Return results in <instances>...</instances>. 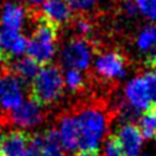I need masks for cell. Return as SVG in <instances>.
<instances>
[{
  "label": "cell",
  "instance_id": "1",
  "mask_svg": "<svg viewBox=\"0 0 156 156\" xmlns=\"http://www.w3.org/2000/svg\"><path fill=\"white\" fill-rule=\"evenodd\" d=\"M69 108L79 125V151L98 150L99 143L112 134L111 125L116 120V112L108 99L103 97L81 98Z\"/></svg>",
  "mask_w": 156,
  "mask_h": 156
},
{
  "label": "cell",
  "instance_id": "2",
  "mask_svg": "<svg viewBox=\"0 0 156 156\" xmlns=\"http://www.w3.org/2000/svg\"><path fill=\"white\" fill-rule=\"evenodd\" d=\"M63 72L57 65L41 66L29 85V98L41 107H52L61 102L65 94Z\"/></svg>",
  "mask_w": 156,
  "mask_h": 156
},
{
  "label": "cell",
  "instance_id": "3",
  "mask_svg": "<svg viewBox=\"0 0 156 156\" xmlns=\"http://www.w3.org/2000/svg\"><path fill=\"white\" fill-rule=\"evenodd\" d=\"M57 54V27L51 22L39 17L34 32L29 37L26 55L40 66L51 65Z\"/></svg>",
  "mask_w": 156,
  "mask_h": 156
},
{
  "label": "cell",
  "instance_id": "4",
  "mask_svg": "<svg viewBox=\"0 0 156 156\" xmlns=\"http://www.w3.org/2000/svg\"><path fill=\"white\" fill-rule=\"evenodd\" d=\"M49 111L37 105L31 98H27L17 108L10 111H0V129H12V128H27L36 126L45 121Z\"/></svg>",
  "mask_w": 156,
  "mask_h": 156
},
{
  "label": "cell",
  "instance_id": "5",
  "mask_svg": "<svg viewBox=\"0 0 156 156\" xmlns=\"http://www.w3.org/2000/svg\"><path fill=\"white\" fill-rule=\"evenodd\" d=\"M96 79L102 84L114 88L126 76L128 63L125 57L118 51H103L93 59Z\"/></svg>",
  "mask_w": 156,
  "mask_h": 156
},
{
  "label": "cell",
  "instance_id": "6",
  "mask_svg": "<svg viewBox=\"0 0 156 156\" xmlns=\"http://www.w3.org/2000/svg\"><path fill=\"white\" fill-rule=\"evenodd\" d=\"M93 43L87 37L75 36L67 40L59 52V63L66 70L87 71L93 63Z\"/></svg>",
  "mask_w": 156,
  "mask_h": 156
},
{
  "label": "cell",
  "instance_id": "7",
  "mask_svg": "<svg viewBox=\"0 0 156 156\" xmlns=\"http://www.w3.org/2000/svg\"><path fill=\"white\" fill-rule=\"evenodd\" d=\"M29 90L21 79L9 70L0 72V111H10L17 108L23 102L25 92Z\"/></svg>",
  "mask_w": 156,
  "mask_h": 156
},
{
  "label": "cell",
  "instance_id": "8",
  "mask_svg": "<svg viewBox=\"0 0 156 156\" xmlns=\"http://www.w3.org/2000/svg\"><path fill=\"white\" fill-rule=\"evenodd\" d=\"M53 125L57 128L59 133L65 151H67L69 155L75 154V151L77 150L79 125H77V121L70 111V108H63L55 114Z\"/></svg>",
  "mask_w": 156,
  "mask_h": 156
},
{
  "label": "cell",
  "instance_id": "9",
  "mask_svg": "<svg viewBox=\"0 0 156 156\" xmlns=\"http://www.w3.org/2000/svg\"><path fill=\"white\" fill-rule=\"evenodd\" d=\"M31 142V133L13 129L0 132V156H23Z\"/></svg>",
  "mask_w": 156,
  "mask_h": 156
},
{
  "label": "cell",
  "instance_id": "10",
  "mask_svg": "<svg viewBox=\"0 0 156 156\" xmlns=\"http://www.w3.org/2000/svg\"><path fill=\"white\" fill-rule=\"evenodd\" d=\"M114 134L118 137L125 156H139V151L143 144V136L138 124L124 122L120 124Z\"/></svg>",
  "mask_w": 156,
  "mask_h": 156
},
{
  "label": "cell",
  "instance_id": "11",
  "mask_svg": "<svg viewBox=\"0 0 156 156\" xmlns=\"http://www.w3.org/2000/svg\"><path fill=\"white\" fill-rule=\"evenodd\" d=\"M124 98L130 106H133L141 112L142 111L147 112L152 107L150 94L142 75H137L126 83L124 88Z\"/></svg>",
  "mask_w": 156,
  "mask_h": 156
},
{
  "label": "cell",
  "instance_id": "12",
  "mask_svg": "<svg viewBox=\"0 0 156 156\" xmlns=\"http://www.w3.org/2000/svg\"><path fill=\"white\" fill-rule=\"evenodd\" d=\"M29 37L23 32L0 29V48L8 61L26 55Z\"/></svg>",
  "mask_w": 156,
  "mask_h": 156
},
{
  "label": "cell",
  "instance_id": "13",
  "mask_svg": "<svg viewBox=\"0 0 156 156\" xmlns=\"http://www.w3.org/2000/svg\"><path fill=\"white\" fill-rule=\"evenodd\" d=\"M40 13L44 20L54 26H63L74 18V10L67 0H44L40 5Z\"/></svg>",
  "mask_w": 156,
  "mask_h": 156
},
{
  "label": "cell",
  "instance_id": "14",
  "mask_svg": "<svg viewBox=\"0 0 156 156\" xmlns=\"http://www.w3.org/2000/svg\"><path fill=\"white\" fill-rule=\"evenodd\" d=\"M27 17H29V12L25 5L14 3L12 0L7 2L0 10V29L22 32Z\"/></svg>",
  "mask_w": 156,
  "mask_h": 156
},
{
  "label": "cell",
  "instance_id": "15",
  "mask_svg": "<svg viewBox=\"0 0 156 156\" xmlns=\"http://www.w3.org/2000/svg\"><path fill=\"white\" fill-rule=\"evenodd\" d=\"M8 70L12 74H14L18 79H21L26 85H30L31 81L37 75L40 66L34 59H31L27 55H23V57H20L16 59H10L8 62Z\"/></svg>",
  "mask_w": 156,
  "mask_h": 156
},
{
  "label": "cell",
  "instance_id": "16",
  "mask_svg": "<svg viewBox=\"0 0 156 156\" xmlns=\"http://www.w3.org/2000/svg\"><path fill=\"white\" fill-rule=\"evenodd\" d=\"M136 47L143 54H151L156 51V23L142 27L136 37Z\"/></svg>",
  "mask_w": 156,
  "mask_h": 156
},
{
  "label": "cell",
  "instance_id": "17",
  "mask_svg": "<svg viewBox=\"0 0 156 156\" xmlns=\"http://www.w3.org/2000/svg\"><path fill=\"white\" fill-rule=\"evenodd\" d=\"M65 88L71 94H83L87 89V79L83 71L79 70H66L63 74Z\"/></svg>",
  "mask_w": 156,
  "mask_h": 156
},
{
  "label": "cell",
  "instance_id": "18",
  "mask_svg": "<svg viewBox=\"0 0 156 156\" xmlns=\"http://www.w3.org/2000/svg\"><path fill=\"white\" fill-rule=\"evenodd\" d=\"M138 13L151 23H156V0H134Z\"/></svg>",
  "mask_w": 156,
  "mask_h": 156
},
{
  "label": "cell",
  "instance_id": "19",
  "mask_svg": "<svg viewBox=\"0 0 156 156\" xmlns=\"http://www.w3.org/2000/svg\"><path fill=\"white\" fill-rule=\"evenodd\" d=\"M139 129H141V133L143 138H154L156 137V122L152 119V116L148 112H144L141 119H139Z\"/></svg>",
  "mask_w": 156,
  "mask_h": 156
},
{
  "label": "cell",
  "instance_id": "20",
  "mask_svg": "<svg viewBox=\"0 0 156 156\" xmlns=\"http://www.w3.org/2000/svg\"><path fill=\"white\" fill-rule=\"evenodd\" d=\"M146 88L150 94V99H151L152 106H156V69H150L148 71L141 74Z\"/></svg>",
  "mask_w": 156,
  "mask_h": 156
},
{
  "label": "cell",
  "instance_id": "21",
  "mask_svg": "<svg viewBox=\"0 0 156 156\" xmlns=\"http://www.w3.org/2000/svg\"><path fill=\"white\" fill-rule=\"evenodd\" d=\"M103 156H125L119 139L114 133L110 134L107 137V139H106V147H105Z\"/></svg>",
  "mask_w": 156,
  "mask_h": 156
},
{
  "label": "cell",
  "instance_id": "22",
  "mask_svg": "<svg viewBox=\"0 0 156 156\" xmlns=\"http://www.w3.org/2000/svg\"><path fill=\"white\" fill-rule=\"evenodd\" d=\"M98 0H67L74 12L77 13H89L96 8Z\"/></svg>",
  "mask_w": 156,
  "mask_h": 156
},
{
  "label": "cell",
  "instance_id": "23",
  "mask_svg": "<svg viewBox=\"0 0 156 156\" xmlns=\"http://www.w3.org/2000/svg\"><path fill=\"white\" fill-rule=\"evenodd\" d=\"M74 29L77 32V35L81 36V37H87L88 35L92 34L93 31V25L92 22L89 21L87 17H79L75 23H74Z\"/></svg>",
  "mask_w": 156,
  "mask_h": 156
},
{
  "label": "cell",
  "instance_id": "24",
  "mask_svg": "<svg viewBox=\"0 0 156 156\" xmlns=\"http://www.w3.org/2000/svg\"><path fill=\"white\" fill-rule=\"evenodd\" d=\"M122 10H124V13L128 17H134V16L138 14V9L134 0H124L122 2Z\"/></svg>",
  "mask_w": 156,
  "mask_h": 156
},
{
  "label": "cell",
  "instance_id": "25",
  "mask_svg": "<svg viewBox=\"0 0 156 156\" xmlns=\"http://www.w3.org/2000/svg\"><path fill=\"white\" fill-rule=\"evenodd\" d=\"M14 3H18L21 5H29V7H40L44 0H12Z\"/></svg>",
  "mask_w": 156,
  "mask_h": 156
},
{
  "label": "cell",
  "instance_id": "26",
  "mask_svg": "<svg viewBox=\"0 0 156 156\" xmlns=\"http://www.w3.org/2000/svg\"><path fill=\"white\" fill-rule=\"evenodd\" d=\"M69 156H101V155H99V150H94V151H77Z\"/></svg>",
  "mask_w": 156,
  "mask_h": 156
},
{
  "label": "cell",
  "instance_id": "27",
  "mask_svg": "<svg viewBox=\"0 0 156 156\" xmlns=\"http://www.w3.org/2000/svg\"><path fill=\"white\" fill-rule=\"evenodd\" d=\"M8 62H9V61L3 55L2 48H0V72H2V71H5V70H8Z\"/></svg>",
  "mask_w": 156,
  "mask_h": 156
},
{
  "label": "cell",
  "instance_id": "28",
  "mask_svg": "<svg viewBox=\"0 0 156 156\" xmlns=\"http://www.w3.org/2000/svg\"><path fill=\"white\" fill-rule=\"evenodd\" d=\"M147 112L152 116V119H154V120H155V122H156V106H152V107L150 108V110L147 111Z\"/></svg>",
  "mask_w": 156,
  "mask_h": 156
},
{
  "label": "cell",
  "instance_id": "29",
  "mask_svg": "<svg viewBox=\"0 0 156 156\" xmlns=\"http://www.w3.org/2000/svg\"><path fill=\"white\" fill-rule=\"evenodd\" d=\"M141 156H151V155H150V154H142Z\"/></svg>",
  "mask_w": 156,
  "mask_h": 156
}]
</instances>
